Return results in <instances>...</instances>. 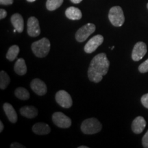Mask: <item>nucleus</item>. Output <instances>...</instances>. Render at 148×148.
<instances>
[{
    "mask_svg": "<svg viewBox=\"0 0 148 148\" xmlns=\"http://www.w3.org/2000/svg\"><path fill=\"white\" fill-rule=\"evenodd\" d=\"M110 62L105 53L96 55L90 62L88 69V77L90 82H101L103 75L108 71Z\"/></svg>",
    "mask_w": 148,
    "mask_h": 148,
    "instance_id": "nucleus-1",
    "label": "nucleus"
},
{
    "mask_svg": "<svg viewBox=\"0 0 148 148\" xmlns=\"http://www.w3.org/2000/svg\"><path fill=\"white\" fill-rule=\"evenodd\" d=\"M31 48L36 57L45 58L50 51V42L47 38H42L33 42Z\"/></svg>",
    "mask_w": 148,
    "mask_h": 148,
    "instance_id": "nucleus-2",
    "label": "nucleus"
},
{
    "mask_svg": "<svg viewBox=\"0 0 148 148\" xmlns=\"http://www.w3.org/2000/svg\"><path fill=\"white\" fill-rule=\"evenodd\" d=\"M102 128V125L96 118L85 119L81 125V130L85 134H94L99 132Z\"/></svg>",
    "mask_w": 148,
    "mask_h": 148,
    "instance_id": "nucleus-3",
    "label": "nucleus"
},
{
    "mask_svg": "<svg viewBox=\"0 0 148 148\" xmlns=\"http://www.w3.org/2000/svg\"><path fill=\"white\" fill-rule=\"evenodd\" d=\"M108 18L112 25L120 27L125 21V16L123 10L120 6H114L110 8L108 13Z\"/></svg>",
    "mask_w": 148,
    "mask_h": 148,
    "instance_id": "nucleus-4",
    "label": "nucleus"
},
{
    "mask_svg": "<svg viewBox=\"0 0 148 148\" xmlns=\"http://www.w3.org/2000/svg\"><path fill=\"white\" fill-rule=\"evenodd\" d=\"M95 25L93 23H87L80 27L75 33V37L77 42H84L88 37L95 31Z\"/></svg>",
    "mask_w": 148,
    "mask_h": 148,
    "instance_id": "nucleus-5",
    "label": "nucleus"
},
{
    "mask_svg": "<svg viewBox=\"0 0 148 148\" xmlns=\"http://www.w3.org/2000/svg\"><path fill=\"white\" fill-rule=\"evenodd\" d=\"M56 101L61 107L69 108L73 104V100L71 95L64 90H60L56 94Z\"/></svg>",
    "mask_w": 148,
    "mask_h": 148,
    "instance_id": "nucleus-6",
    "label": "nucleus"
},
{
    "mask_svg": "<svg viewBox=\"0 0 148 148\" xmlns=\"http://www.w3.org/2000/svg\"><path fill=\"white\" fill-rule=\"evenodd\" d=\"M52 121L56 126L60 128H68L71 125V119L61 112H56L53 114Z\"/></svg>",
    "mask_w": 148,
    "mask_h": 148,
    "instance_id": "nucleus-7",
    "label": "nucleus"
},
{
    "mask_svg": "<svg viewBox=\"0 0 148 148\" xmlns=\"http://www.w3.org/2000/svg\"><path fill=\"white\" fill-rule=\"evenodd\" d=\"M103 37L100 34L92 37L88 41L86 42L84 47V50L86 53H90L94 52L98 47H99L103 43Z\"/></svg>",
    "mask_w": 148,
    "mask_h": 148,
    "instance_id": "nucleus-8",
    "label": "nucleus"
},
{
    "mask_svg": "<svg viewBox=\"0 0 148 148\" xmlns=\"http://www.w3.org/2000/svg\"><path fill=\"white\" fill-rule=\"evenodd\" d=\"M147 53V45L143 42H138L135 44L132 52V58L134 61H139Z\"/></svg>",
    "mask_w": 148,
    "mask_h": 148,
    "instance_id": "nucleus-9",
    "label": "nucleus"
},
{
    "mask_svg": "<svg viewBox=\"0 0 148 148\" xmlns=\"http://www.w3.org/2000/svg\"><path fill=\"white\" fill-rule=\"evenodd\" d=\"M27 34L32 37H36L40 34L39 22L34 16H31L27 21Z\"/></svg>",
    "mask_w": 148,
    "mask_h": 148,
    "instance_id": "nucleus-10",
    "label": "nucleus"
},
{
    "mask_svg": "<svg viewBox=\"0 0 148 148\" xmlns=\"http://www.w3.org/2000/svg\"><path fill=\"white\" fill-rule=\"evenodd\" d=\"M30 87L36 95L42 96L45 95L47 92V85L41 79H34L30 83Z\"/></svg>",
    "mask_w": 148,
    "mask_h": 148,
    "instance_id": "nucleus-11",
    "label": "nucleus"
},
{
    "mask_svg": "<svg viewBox=\"0 0 148 148\" xmlns=\"http://www.w3.org/2000/svg\"><path fill=\"white\" fill-rule=\"evenodd\" d=\"M146 126V121L143 116H137L133 120L132 123V130L135 134L142 133Z\"/></svg>",
    "mask_w": 148,
    "mask_h": 148,
    "instance_id": "nucleus-12",
    "label": "nucleus"
},
{
    "mask_svg": "<svg viewBox=\"0 0 148 148\" xmlns=\"http://www.w3.org/2000/svg\"><path fill=\"white\" fill-rule=\"evenodd\" d=\"M3 108L9 121L11 123H15L17 121V114H16L13 106L10 103H5L3 106Z\"/></svg>",
    "mask_w": 148,
    "mask_h": 148,
    "instance_id": "nucleus-13",
    "label": "nucleus"
},
{
    "mask_svg": "<svg viewBox=\"0 0 148 148\" xmlns=\"http://www.w3.org/2000/svg\"><path fill=\"white\" fill-rule=\"evenodd\" d=\"M11 23L13 25L14 29H16L18 32L21 33L23 31L24 21L22 16L18 13H15L11 16Z\"/></svg>",
    "mask_w": 148,
    "mask_h": 148,
    "instance_id": "nucleus-14",
    "label": "nucleus"
},
{
    "mask_svg": "<svg viewBox=\"0 0 148 148\" xmlns=\"http://www.w3.org/2000/svg\"><path fill=\"white\" fill-rule=\"evenodd\" d=\"M32 131L36 134L45 135L51 132V128L49 125L45 123H36L32 127Z\"/></svg>",
    "mask_w": 148,
    "mask_h": 148,
    "instance_id": "nucleus-15",
    "label": "nucleus"
},
{
    "mask_svg": "<svg viewBox=\"0 0 148 148\" xmlns=\"http://www.w3.org/2000/svg\"><path fill=\"white\" fill-rule=\"evenodd\" d=\"M20 113L25 117L33 119L38 115V110L34 106H25L20 109Z\"/></svg>",
    "mask_w": 148,
    "mask_h": 148,
    "instance_id": "nucleus-16",
    "label": "nucleus"
},
{
    "mask_svg": "<svg viewBox=\"0 0 148 148\" xmlns=\"http://www.w3.org/2000/svg\"><path fill=\"white\" fill-rule=\"evenodd\" d=\"M65 15L69 19L79 20L82 18V12L79 8L71 6L68 8L65 11Z\"/></svg>",
    "mask_w": 148,
    "mask_h": 148,
    "instance_id": "nucleus-17",
    "label": "nucleus"
},
{
    "mask_svg": "<svg viewBox=\"0 0 148 148\" xmlns=\"http://www.w3.org/2000/svg\"><path fill=\"white\" fill-rule=\"evenodd\" d=\"M14 72L19 75H23L27 73V66L23 58H18L14 66Z\"/></svg>",
    "mask_w": 148,
    "mask_h": 148,
    "instance_id": "nucleus-18",
    "label": "nucleus"
},
{
    "mask_svg": "<svg viewBox=\"0 0 148 148\" xmlns=\"http://www.w3.org/2000/svg\"><path fill=\"white\" fill-rule=\"evenodd\" d=\"M20 49L18 45H14L9 48L6 53V58L10 61H13L17 57Z\"/></svg>",
    "mask_w": 148,
    "mask_h": 148,
    "instance_id": "nucleus-19",
    "label": "nucleus"
},
{
    "mask_svg": "<svg viewBox=\"0 0 148 148\" xmlns=\"http://www.w3.org/2000/svg\"><path fill=\"white\" fill-rule=\"evenodd\" d=\"M14 95L21 100H27L29 98V92L27 89L23 87H18L14 90Z\"/></svg>",
    "mask_w": 148,
    "mask_h": 148,
    "instance_id": "nucleus-20",
    "label": "nucleus"
},
{
    "mask_svg": "<svg viewBox=\"0 0 148 148\" xmlns=\"http://www.w3.org/2000/svg\"><path fill=\"white\" fill-rule=\"evenodd\" d=\"M10 82V79L9 75L4 71L0 72V88L1 90L5 89L8 86Z\"/></svg>",
    "mask_w": 148,
    "mask_h": 148,
    "instance_id": "nucleus-21",
    "label": "nucleus"
},
{
    "mask_svg": "<svg viewBox=\"0 0 148 148\" xmlns=\"http://www.w3.org/2000/svg\"><path fill=\"white\" fill-rule=\"evenodd\" d=\"M63 3V0H47L46 2V7L48 10L53 11L56 10Z\"/></svg>",
    "mask_w": 148,
    "mask_h": 148,
    "instance_id": "nucleus-22",
    "label": "nucleus"
},
{
    "mask_svg": "<svg viewBox=\"0 0 148 148\" xmlns=\"http://www.w3.org/2000/svg\"><path fill=\"white\" fill-rule=\"evenodd\" d=\"M138 71L142 73L148 72V59L140 64L139 66H138Z\"/></svg>",
    "mask_w": 148,
    "mask_h": 148,
    "instance_id": "nucleus-23",
    "label": "nucleus"
},
{
    "mask_svg": "<svg viewBox=\"0 0 148 148\" xmlns=\"http://www.w3.org/2000/svg\"><path fill=\"white\" fill-rule=\"evenodd\" d=\"M140 101H141L142 104L145 108H148V93L145 94V95L142 96Z\"/></svg>",
    "mask_w": 148,
    "mask_h": 148,
    "instance_id": "nucleus-24",
    "label": "nucleus"
},
{
    "mask_svg": "<svg viewBox=\"0 0 148 148\" xmlns=\"http://www.w3.org/2000/svg\"><path fill=\"white\" fill-rule=\"evenodd\" d=\"M142 145L143 147L148 148V130L144 135L143 137L142 138Z\"/></svg>",
    "mask_w": 148,
    "mask_h": 148,
    "instance_id": "nucleus-25",
    "label": "nucleus"
},
{
    "mask_svg": "<svg viewBox=\"0 0 148 148\" xmlns=\"http://www.w3.org/2000/svg\"><path fill=\"white\" fill-rule=\"evenodd\" d=\"M13 3V0H0L1 5H11Z\"/></svg>",
    "mask_w": 148,
    "mask_h": 148,
    "instance_id": "nucleus-26",
    "label": "nucleus"
},
{
    "mask_svg": "<svg viewBox=\"0 0 148 148\" xmlns=\"http://www.w3.org/2000/svg\"><path fill=\"white\" fill-rule=\"evenodd\" d=\"M7 16V12L4 9L1 8L0 10V19H3V18H5V16Z\"/></svg>",
    "mask_w": 148,
    "mask_h": 148,
    "instance_id": "nucleus-27",
    "label": "nucleus"
},
{
    "mask_svg": "<svg viewBox=\"0 0 148 148\" xmlns=\"http://www.w3.org/2000/svg\"><path fill=\"white\" fill-rule=\"evenodd\" d=\"M11 148H24L25 147L24 145H22L21 144L18 143H13L11 144L10 145Z\"/></svg>",
    "mask_w": 148,
    "mask_h": 148,
    "instance_id": "nucleus-28",
    "label": "nucleus"
},
{
    "mask_svg": "<svg viewBox=\"0 0 148 148\" xmlns=\"http://www.w3.org/2000/svg\"><path fill=\"white\" fill-rule=\"evenodd\" d=\"M3 130V124L2 123V121H0V132H1Z\"/></svg>",
    "mask_w": 148,
    "mask_h": 148,
    "instance_id": "nucleus-29",
    "label": "nucleus"
},
{
    "mask_svg": "<svg viewBox=\"0 0 148 148\" xmlns=\"http://www.w3.org/2000/svg\"><path fill=\"white\" fill-rule=\"evenodd\" d=\"M82 0H71V1L73 3H79L82 1Z\"/></svg>",
    "mask_w": 148,
    "mask_h": 148,
    "instance_id": "nucleus-30",
    "label": "nucleus"
},
{
    "mask_svg": "<svg viewBox=\"0 0 148 148\" xmlns=\"http://www.w3.org/2000/svg\"><path fill=\"white\" fill-rule=\"evenodd\" d=\"M88 147H87V146H79V147H78V148H88Z\"/></svg>",
    "mask_w": 148,
    "mask_h": 148,
    "instance_id": "nucleus-31",
    "label": "nucleus"
},
{
    "mask_svg": "<svg viewBox=\"0 0 148 148\" xmlns=\"http://www.w3.org/2000/svg\"><path fill=\"white\" fill-rule=\"evenodd\" d=\"M28 2H34V1H36V0H27Z\"/></svg>",
    "mask_w": 148,
    "mask_h": 148,
    "instance_id": "nucleus-32",
    "label": "nucleus"
},
{
    "mask_svg": "<svg viewBox=\"0 0 148 148\" xmlns=\"http://www.w3.org/2000/svg\"><path fill=\"white\" fill-rule=\"evenodd\" d=\"M147 9H148V3H147Z\"/></svg>",
    "mask_w": 148,
    "mask_h": 148,
    "instance_id": "nucleus-33",
    "label": "nucleus"
}]
</instances>
